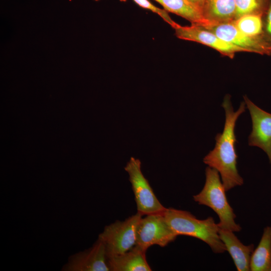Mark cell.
<instances>
[{
	"label": "cell",
	"mask_w": 271,
	"mask_h": 271,
	"mask_svg": "<svg viewBox=\"0 0 271 271\" xmlns=\"http://www.w3.org/2000/svg\"><path fill=\"white\" fill-rule=\"evenodd\" d=\"M230 95L225 96L222 107L225 111V120L222 133L215 136L214 149L203 158V162L216 170L220 175L226 191L243 184V179L237 168V155L235 149L237 142L235 127L239 116L245 111L246 106L242 101L236 111L232 106Z\"/></svg>",
	"instance_id": "obj_1"
},
{
	"label": "cell",
	"mask_w": 271,
	"mask_h": 271,
	"mask_svg": "<svg viewBox=\"0 0 271 271\" xmlns=\"http://www.w3.org/2000/svg\"><path fill=\"white\" fill-rule=\"evenodd\" d=\"M164 215L167 223L177 236L183 235L198 238L207 243L215 253L226 251L219 237V227L212 217L198 219L187 211L173 208H167Z\"/></svg>",
	"instance_id": "obj_2"
},
{
	"label": "cell",
	"mask_w": 271,
	"mask_h": 271,
	"mask_svg": "<svg viewBox=\"0 0 271 271\" xmlns=\"http://www.w3.org/2000/svg\"><path fill=\"white\" fill-rule=\"evenodd\" d=\"M206 180L202 190L193 196L198 204L212 209L218 215L219 228L239 232L241 227L235 221L236 215L226 196V190L218 172L210 167L205 169Z\"/></svg>",
	"instance_id": "obj_3"
},
{
	"label": "cell",
	"mask_w": 271,
	"mask_h": 271,
	"mask_svg": "<svg viewBox=\"0 0 271 271\" xmlns=\"http://www.w3.org/2000/svg\"><path fill=\"white\" fill-rule=\"evenodd\" d=\"M143 216L137 212L124 221L117 220L104 227L98 238L104 243L107 257L125 252L136 245L137 229Z\"/></svg>",
	"instance_id": "obj_4"
},
{
	"label": "cell",
	"mask_w": 271,
	"mask_h": 271,
	"mask_svg": "<svg viewBox=\"0 0 271 271\" xmlns=\"http://www.w3.org/2000/svg\"><path fill=\"white\" fill-rule=\"evenodd\" d=\"M124 170L129 175L137 212L143 215L164 213L167 208L158 199L148 180L142 173L140 160L131 157Z\"/></svg>",
	"instance_id": "obj_5"
},
{
	"label": "cell",
	"mask_w": 271,
	"mask_h": 271,
	"mask_svg": "<svg viewBox=\"0 0 271 271\" xmlns=\"http://www.w3.org/2000/svg\"><path fill=\"white\" fill-rule=\"evenodd\" d=\"M177 236L167 223L164 213L146 215L139 223L136 245L145 251L154 245L163 247Z\"/></svg>",
	"instance_id": "obj_6"
},
{
	"label": "cell",
	"mask_w": 271,
	"mask_h": 271,
	"mask_svg": "<svg viewBox=\"0 0 271 271\" xmlns=\"http://www.w3.org/2000/svg\"><path fill=\"white\" fill-rule=\"evenodd\" d=\"M223 41L243 49L245 52L271 55V43L265 36L252 37L240 32L233 22L205 28Z\"/></svg>",
	"instance_id": "obj_7"
},
{
	"label": "cell",
	"mask_w": 271,
	"mask_h": 271,
	"mask_svg": "<svg viewBox=\"0 0 271 271\" xmlns=\"http://www.w3.org/2000/svg\"><path fill=\"white\" fill-rule=\"evenodd\" d=\"M243 97L252 122V130L248 137V145L262 149L271 165V113L257 106L246 95Z\"/></svg>",
	"instance_id": "obj_8"
},
{
	"label": "cell",
	"mask_w": 271,
	"mask_h": 271,
	"mask_svg": "<svg viewBox=\"0 0 271 271\" xmlns=\"http://www.w3.org/2000/svg\"><path fill=\"white\" fill-rule=\"evenodd\" d=\"M174 29L179 39L206 45L230 58H233L237 52H245L243 49L223 41L213 32L200 26L191 24L190 26H182L178 24Z\"/></svg>",
	"instance_id": "obj_9"
},
{
	"label": "cell",
	"mask_w": 271,
	"mask_h": 271,
	"mask_svg": "<svg viewBox=\"0 0 271 271\" xmlns=\"http://www.w3.org/2000/svg\"><path fill=\"white\" fill-rule=\"evenodd\" d=\"M63 271H109L105 245L98 238L89 248L70 256Z\"/></svg>",
	"instance_id": "obj_10"
},
{
	"label": "cell",
	"mask_w": 271,
	"mask_h": 271,
	"mask_svg": "<svg viewBox=\"0 0 271 271\" xmlns=\"http://www.w3.org/2000/svg\"><path fill=\"white\" fill-rule=\"evenodd\" d=\"M218 233L226 251H228L234 261L237 270H250V263L254 245L243 244L232 231L219 228Z\"/></svg>",
	"instance_id": "obj_11"
},
{
	"label": "cell",
	"mask_w": 271,
	"mask_h": 271,
	"mask_svg": "<svg viewBox=\"0 0 271 271\" xmlns=\"http://www.w3.org/2000/svg\"><path fill=\"white\" fill-rule=\"evenodd\" d=\"M146 251L135 245L123 253L107 257L111 271H151L146 257Z\"/></svg>",
	"instance_id": "obj_12"
},
{
	"label": "cell",
	"mask_w": 271,
	"mask_h": 271,
	"mask_svg": "<svg viewBox=\"0 0 271 271\" xmlns=\"http://www.w3.org/2000/svg\"><path fill=\"white\" fill-rule=\"evenodd\" d=\"M235 10V0H206L201 11L213 26L233 21Z\"/></svg>",
	"instance_id": "obj_13"
},
{
	"label": "cell",
	"mask_w": 271,
	"mask_h": 271,
	"mask_svg": "<svg viewBox=\"0 0 271 271\" xmlns=\"http://www.w3.org/2000/svg\"><path fill=\"white\" fill-rule=\"evenodd\" d=\"M161 4L164 10L179 16L191 22L192 25L204 28L211 24L203 17L202 12L187 0H154Z\"/></svg>",
	"instance_id": "obj_14"
},
{
	"label": "cell",
	"mask_w": 271,
	"mask_h": 271,
	"mask_svg": "<svg viewBox=\"0 0 271 271\" xmlns=\"http://www.w3.org/2000/svg\"><path fill=\"white\" fill-rule=\"evenodd\" d=\"M251 271H271V226H266L250 263Z\"/></svg>",
	"instance_id": "obj_15"
},
{
	"label": "cell",
	"mask_w": 271,
	"mask_h": 271,
	"mask_svg": "<svg viewBox=\"0 0 271 271\" xmlns=\"http://www.w3.org/2000/svg\"><path fill=\"white\" fill-rule=\"evenodd\" d=\"M242 33L252 37L263 36V15H247L232 21Z\"/></svg>",
	"instance_id": "obj_16"
},
{
	"label": "cell",
	"mask_w": 271,
	"mask_h": 271,
	"mask_svg": "<svg viewBox=\"0 0 271 271\" xmlns=\"http://www.w3.org/2000/svg\"><path fill=\"white\" fill-rule=\"evenodd\" d=\"M269 1L270 0H235L234 20L247 15H263L267 8Z\"/></svg>",
	"instance_id": "obj_17"
},
{
	"label": "cell",
	"mask_w": 271,
	"mask_h": 271,
	"mask_svg": "<svg viewBox=\"0 0 271 271\" xmlns=\"http://www.w3.org/2000/svg\"><path fill=\"white\" fill-rule=\"evenodd\" d=\"M123 1L124 0H120ZM141 7L148 9L160 16L166 23L169 24L173 28L176 27L178 24L174 21L170 17L168 12L164 9H161L156 7L149 0H132Z\"/></svg>",
	"instance_id": "obj_18"
},
{
	"label": "cell",
	"mask_w": 271,
	"mask_h": 271,
	"mask_svg": "<svg viewBox=\"0 0 271 271\" xmlns=\"http://www.w3.org/2000/svg\"><path fill=\"white\" fill-rule=\"evenodd\" d=\"M263 32L266 39L271 43V0L263 15Z\"/></svg>",
	"instance_id": "obj_19"
},
{
	"label": "cell",
	"mask_w": 271,
	"mask_h": 271,
	"mask_svg": "<svg viewBox=\"0 0 271 271\" xmlns=\"http://www.w3.org/2000/svg\"><path fill=\"white\" fill-rule=\"evenodd\" d=\"M193 5L202 11V9L206 0H187ZM202 12V11H201Z\"/></svg>",
	"instance_id": "obj_20"
}]
</instances>
